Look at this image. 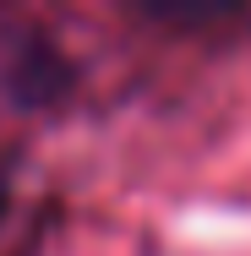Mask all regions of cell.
Segmentation results:
<instances>
[{
  "label": "cell",
  "instance_id": "6da1fadb",
  "mask_svg": "<svg viewBox=\"0 0 251 256\" xmlns=\"http://www.w3.org/2000/svg\"><path fill=\"white\" fill-rule=\"evenodd\" d=\"M6 207H11V180L0 174V224H6Z\"/></svg>",
  "mask_w": 251,
  "mask_h": 256
}]
</instances>
